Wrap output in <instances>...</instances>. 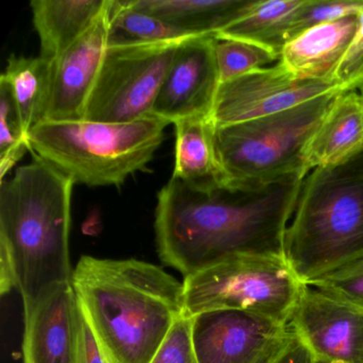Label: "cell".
Segmentation results:
<instances>
[{"label": "cell", "mask_w": 363, "mask_h": 363, "mask_svg": "<svg viewBox=\"0 0 363 363\" xmlns=\"http://www.w3.org/2000/svg\"><path fill=\"white\" fill-rule=\"evenodd\" d=\"M307 174L196 189L177 178L158 193L157 248L184 277L241 256L284 258L286 230Z\"/></svg>", "instance_id": "6da1fadb"}, {"label": "cell", "mask_w": 363, "mask_h": 363, "mask_svg": "<svg viewBox=\"0 0 363 363\" xmlns=\"http://www.w3.org/2000/svg\"><path fill=\"white\" fill-rule=\"evenodd\" d=\"M75 182L40 157L0 184V291L28 305L72 282V194Z\"/></svg>", "instance_id": "7a4b0ae2"}, {"label": "cell", "mask_w": 363, "mask_h": 363, "mask_svg": "<svg viewBox=\"0 0 363 363\" xmlns=\"http://www.w3.org/2000/svg\"><path fill=\"white\" fill-rule=\"evenodd\" d=\"M72 284L111 363H150L184 313V284L144 261L82 256Z\"/></svg>", "instance_id": "3957f363"}, {"label": "cell", "mask_w": 363, "mask_h": 363, "mask_svg": "<svg viewBox=\"0 0 363 363\" xmlns=\"http://www.w3.org/2000/svg\"><path fill=\"white\" fill-rule=\"evenodd\" d=\"M284 257L305 284L363 258V148L308 174L286 230Z\"/></svg>", "instance_id": "277c9868"}, {"label": "cell", "mask_w": 363, "mask_h": 363, "mask_svg": "<svg viewBox=\"0 0 363 363\" xmlns=\"http://www.w3.org/2000/svg\"><path fill=\"white\" fill-rule=\"evenodd\" d=\"M167 125L152 116L128 123L43 121L28 131V142L33 156L75 184L118 186L137 172L147 171Z\"/></svg>", "instance_id": "5b68a950"}, {"label": "cell", "mask_w": 363, "mask_h": 363, "mask_svg": "<svg viewBox=\"0 0 363 363\" xmlns=\"http://www.w3.org/2000/svg\"><path fill=\"white\" fill-rule=\"evenodd\" d=\"M339 93H329L273 116L216 127V152L228 182L308 175L306 147Z\"/></svg>", "instance_id": "8992f818"}, {"label": "cell", "mask_w": 363, "mask_h": 363, "mask_svg": "<svg viewBox=\"0 0 363 363\" xmlns=\"http://www.w3.org/2000/svg\"><path fill=\"white\" fill-rule=\"evenodd\" d=\"M184 314L252 312L289 324L305 284L284 258L241 256L184 278Z\"/></svg>", "instance_id": "52a82bcc"}, {"label": "cell", "mask_w": 363, "mask_h": 363, "mask_svg": "<svg viewBox=\"0 0 363 363\" xmlns=\"http://www.w3.org/2000/svg\"><path fill=\"white\" fill-rule=\"evenodd\" d=\"M182 42L109 44L84 120L128 123L150 116Z\"/></svg>", "instance_id": "ba28073f"}, {"label": "cell", "mask_w": 363, "mask_h": 363, "mask_svg": "<svg viewBox=\"0 0 363 363\" xmlns=\"http://www.w3.org/2000/svg\"><path fill=\"white\" fill-rule=\"evenodd\" d=\"M192 320L199 363H274L295 337L290 324L252 312L213 310Z\"/></svg>", "instance_id": "9c48e42d"}, {"label": "cell", "mask_w": 363, "mask_h": 363, "mask_svg": "<svg viewBox=\"0 0 363 363\" xmlns=\"http://www.w3.org/2000/svg\"><path fill=\"white\" fill-rule=\"evenodd\" d=\"M341 91L335 82L297 78L278 62L220 84L210 118L216 127L239 124Z\"/></svg>", "instance_id": "30bf717a"}, {"label": "cell", "mask_w": 363, "mask_h": 363, "mask_svg": "<svg viewBox=\"0 0 363 363\" xmlns=\"http://www.w3.org/2000/svg\"><path fill=\"white\" fill-rule=\"evenodd\" d=\"M289 324L314 361L363 363L362 310L305 284Z\"/></svg>", "instance_id": "8fae6325"}, {"label": "cell", "mask_w": 363, "mask_h": 363, "mask_svg": "<svg viewBox=\"0 0 363 363\" xmlns=\"http://www.w3.org/2000/svg\"><path fill=\"white\" fill-rule=\"evenodd\" d=\"M214 37L182 42L161 84L150 116L176 124L186 118L211 116L220 86Z\"/></svg>", "instance_id": "7c38bea8"}, {"label": "cell", "mask_w": 363, "mask_h": 363, "mask_svg": "<svg viewBox=\"0 0 363 363\" xmlns=\"http://www.w3.org/2000/svg\"><path fill=\"white\" fill-rule=\"evenodd\" d=\"M110 0L94 24L52 61V96L45 121H82L110 42Z\"/></svg>", "instance_id": "4fadbf2b"}, {"label": "cell", "mask_w": 363, "mask_h": 363, "mask_svg": "<svg viewBox=\"0 0 363 363\" xmlns=\"http://www.w3.org/2000/svg\"><path fill=\"white\" fill-rule=\"evenodd\" d=\"M79 303L72 282L24 306V363H75Z\"/></svg>", "instance_id": "5bb4252c"}, {"label": "cell", "mask_w": 363, "mask_h": 363, "mask_svg": "<svg viewBox=\"0 0 363 363\" xmlns=\"http://www.w3.org/2000/svg\"><path fill=\"white\" fill-rule=\"evenodd\" d=\"M357 28L358 16L307 29L284 45L279 62L301 79L335 82L337 67Z\"/></svg>", "instance_id": "9a60e30c"}, {"label": "cell", "mask_w": 363, "mask_h": 363, "mask_svg": "<svg viewBox=\"0 0 363 363\" xmlns=\"http://www.w3.org/2000/svg\"><path fill=\"white\" fill-rule=\"evenodd\" d=\"M362 148V94L358 91H342L306 147V167L310 172L331 167Z\"/></svg>", "instance_id": "2e32d148"}, {"label": "cell", "mask_w": 363, "mask_h": 363, "mask_svg": "<svg viewBox=\"0 0 363 363\" xmlns=\"http://www.w3.org/2000/svg\"><path fill=\"white\" fill-rule=\"evenodd\" d=\"M109 0H33V25L42 58L52 61L77 41L101 16Z\"/></svg>", "instance_id": "e0dca14e"}, {"label": "cell", "mask_w": 363, "mask_h": 363, "mask_svg": "<svg viewBox=\"0 0 363 363\" xmlns=\"http://www.w3.org/2000/svg\"><path fill=\"white\" fill-rule=\"evenodd\" d=\"M175 169L172 177L196 189L228 184L216 152V126L210 116L176 123Z\"/></svg>", "instance_id": "ac0fdd59"}, {"label": "cell", "mask_w": 363, "mask_h": 363, "mask_svg": "<svg viewBox=\"0 0 363 363\" xmlns=\"http://www.w3.org/2000/svg\"><path fill=\"white\" fill-rule=\"evenodd\" d=\"M140 11L195 35L214 37L239 18L252 0H130Z\"/></svg>", "instance_id": "d6986e66"}, {"label": "cell", "mask_w": 363, "mask_h": 363, "mask_svg": "<svg viewBox=\"0 0 363 363\" xmlns=\"http://www.w3.org/2000/svg\"><path fill=\"white\" fill-rule=\"evenodd\" d=\"M305 0H252L250 7L218 39H233L256 44L276 54L291 40L293 18Z\"/></svg>", "instance_id": "ffe728a7"}, {"label": "cell", "mask_w": 363, "mask_h": 363, "mask_svg": "<svg viewBox=\"0 0 363 363\" xmlns=\"http://www.w3.org/2000/svg\"><path fill=\"white\" fill-rule=\"evenodd\" d=\"M1 78L11 86L27 133L46 120L52 96V61L11 56Z\"/></svg>", "instance_id": "44dd1931"}, {"label": "cell", "mask_w": 363, "mask_h": 363, "mask_svg": "<svg viewBox=\"0 0 363 363\" xmlns=\"http://www.w3.org/2000/svg\"><path fill=\"white\" fill-rule=\"evenodd\" d=\"M110 23L109 44L165 43L201 37L135 9L130 0H110Z\"/></svg>", "instance_id": "7402d4cb"}, {"label": "cell", "mask_w": 363, "mask_h": 363, "mask_svg": "<svg viewBox=\"0 0 363 363\" xmlns=\"http://www.w3.org/2000/svg\"><path fill=\"white\" fill-rule=\"evenodd\" d=\"M30 150L28 133L23 125L11 86L0 77V180Z\"/></svg>", "instance_id": "603a6c76"}, {"label": "cell", "mask_w": 363, "mask_h": 363, "mask_svg": "<svg viewBox=\"0 0 363 363\" xmlns=\"http://www.w3.org/2000/svg\"><path fill=\"white\" fill-rule=\"evenodd\" d=\"M214 40L220 84L279 62V55L256 44L233 39Z\"/></svg>", "instance_id": "cb8c5ba5"}, {"label": "cell", "mask_w": 363, "mask_h": 363, "mask_svg": "<svg viewBox=\"0 0 363 363\" xmlns=\"http://www.w3.org/2000/svg\"><path fill=\"white\" fill-rule=\"evenodd\" d=\"M309 286L363 311V258L314 280Z\"/></svg>", "instance_id": "d4e9b609"}, {"label": "cell", "mask_w": 363, "mask_h": 363, "mask_svg": "<svg viewBox=\"0 0 363 363\" xmlns=\"http://www.w3.org/2000/svg\"><path fill=\"white\" fill-rule=\"evenodd\" d=\"M362 9L363 1L354 0H305L293 18L291 40L318 25L335 22L348 16H359Z\"/></svg>", "instance_id": "484cf974"}, {"label": "cell", "mask_w": 363, "mask_h": 363, "mask_svg": "<svg viewBox=\"0 0 363 363\" xmlns=\"http://www.w3.org/2000/svg\"><path fill=\"white\" fill-rule=\"evenodd\" d=\"M150 363H199L191 316L184 313L175 320Z\"/></svg>", "instance_id": "4316f807"}, {"label": "cell", "mask_w": 363, "mask_h": 363, "mask_svg": "<svg viewBox=\"0 0 363 363\" xmlns=\"http://www.w3.org/2000/svg\"><path fill=\"white\" fill-rule=\"evenodd\" d=\"M335 82L342 91H358L363 88V9L358 16V28L344 55Z\"/></svg>", "instance_id": "83f0119b"}, {"label": "cell", "mask_w": 363, "mask_h": 363, "mask_svg": "<svg viewBox=\"0 0 363 363\" xmlns=\"http://www.w3.org/2000/svg\"><path fill=\"white\" fill-rule=\"evenodd\" d=\"M79 303V301H78ZM75 363H111L91 328L79 303Z\"/></svg>", "instance_id": "f1b7e54d"}, {"label": "cell", "mask_w": 363, "mask_h": 363, "mask_svg": "<svg viewBox=\"0 0 363 363\" xmlns=\"http://www.w3.org/2000/svg\"><path fill=\"white\" fill-rule=\"evenodd\" d=\"M274 363H314V358L309 350L295 335L292 343Z\"/></svg>", "instance_id": "f546056e"}, {"label": "cell", "mask_w": 363, "mask_h": 363, "mask_svg": "<svg viewBox=\"0 0 363 363\" xmlns=\"http://www.w3.org/2000/svg\"><path fill=\"white\" fill-rule=\"evenodd\" d=\"M360 92H361V94H362V97H363V88L361 89Z\"/></svg>", "instance_id": "4dcf8cb0"}, {"label": "cell", "mask_w": 363, "mask_h": 363, "mask_svg": "<svg viewBox=\"0 0 363 363\" xmlns=\"http://www.w3.org/2000/svg\"><path fill=\"white\" fill-rule=\"evenodd\" d=\"M314 363H323V362H318V361H314Z\"/></svg>", "instance_id": "1f68e13d"}]
</instances>
